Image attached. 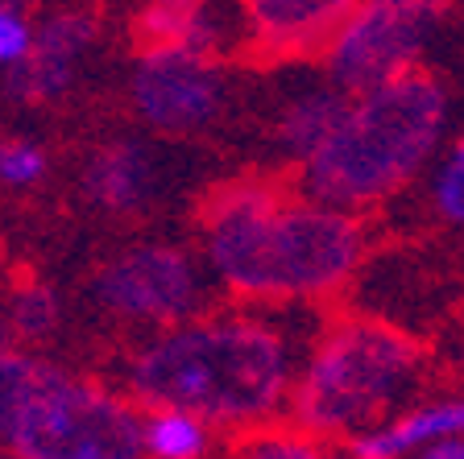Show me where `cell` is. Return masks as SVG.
<instances>
[{"label":"cell","instance_id":"cell-10","mask_svg":"<svg viewBox=\"0 0 464 459\" xmlns=\"http://www.w3.org/2000/svg\"><path fill=\"white\" fill-rule=\"evenodd\" d=\"M357 0H237V42L253 58L290 62L328 50Z\"/></svg>","mask_w":464,"mask_h":459},{"label":"cell","instance_id":"cell-5","mask_svg":"<svg viewBox=\"0 0 464 459\" xmlns=\"http://www.w3.org/2000/svg\"><path fill=\"white\" fill-rule=\"evenodd\" d=\"M141 418L129 393L54 364L21 410L9 451L21 459H145Z\"/></svg>","mask_w":464,"mask_h":459},{"label":"cell","instance_id":"cell-20","mask_svg":"<svg viewBox=\"0 0 464 459\" xmlns=\"http://www.w3.org/2000/svg\"><path fill=\"white\" fill-rule=\"evenodd\" d=\"M34 46V17L21 0H0V71H13Z\"/></svg>","mask_w":464,"mask_h":459},{"label":"cell","instance_id":"cell-24","mask_svg":"<svg viewBox=\"0 0 464 459\" xmlns=\"http://www.w3.org/2000/svg\"><path fill=\"white\" fill-rule=\"evenodd\" d=\"M0 459H21L17 451H9V447H0Z\"/></svg>","mask_w":464,"mask_h":459},{"label":"cell","instance_id":"cell-6","mask_svg":"<svg viewBox=\"0 0 464 459\" xmlns=\"http://www.w3.org/2000/svg\"><path fill=\"white\" fill-rule=\"evenodd\" d=\"M444 13L448 0H357L319 54L328 83L353 96L419 71Z\"/></svg>","mask_w":464,"mask_h":459},{"label":"cell","instance_id":"cell-4","mask_svg":"<svg viewBox=\"0 0 464 459\" xmlns=\"http://www.w3.org/2000/svg\"><path fill=\"white\" fill-rule=\"evenodd\" d=\"M427 356L390 319H328L303 360L290 414L319 439L353 443L419 402Z\"/></svg>","mask_w":464,"mask_h":459},{"label":"cell","instance_id":"cell-23","mask_svg":"<svg viewBox=\"0 0 464 459\" xmlns=\"http://www.w3.org/2000/svg\"><path fill=\"white\" fill-rule=\"evenodd\" d=\"M5 348H17V335H13L9 319H5V311H0V352H5Z\"/></svg>","mask_w":464,"mask_h":459},{"label":"cell","instance_id":"cell-21","mask_svg":"<svg viewBox=\"0 0 464 459\" xmlns=\"http://www.w3.org/2000/svg\"><path fill=\"white\" fill-rule=\"evenodd\" d=\"M406 459H464V435H448V439L423 443V447L411 451Z\"/></svg>","mask_w":464,"mask_h":459},{"label":"cell","instance_id":"cell-2","mask_svg":"<svg viewBox=\"0 0 464 459\" xmlns=\"http://www.w3.org/2000/svg\"><path fill=\"white\" fill-rule=\"evenodd\" d=\"M199 253L237 302H328L365 269L369 232L357 211L228 178L199 203Z\"/></svg>","mask_w":464,"mask_h":459},{"label":"cell","instance_id":"cell-15","mask_svg":"<svg viewBox=\"0 0 464 459\" xmlns=\"http://www.w3.org/2000/svg\"><path fill=\"white\" fill-rule=\"evenodd\" d=\"M0 311L9 319L17 344H42V339H50V335L58 331V323H63V302H58L54 290L38 278L13 282L5 302H0Z\"/></svg>","mask_w":464,"mask_h":459},{"label":"cell","instance_id":"cell-12","mask_svg":"<svg viewBox=\"0 0 464 459\" xmlns=\"http://www.w3.org/2000/svg\"><path fill=\"white\" fill-rule=\"evenodd\" d=\"M448 435H464V393L456 397H427L390 418L386 426L361 435L348 443V451L357 459H406L423 443L448 439Z\"/></svg>","mask_w":464,"mask_h":459},{"label":"cell","instance_id":"cell-17","mask_svg":"<svg viewBox=\"0 0 464 459\" xmlns=\"http://www.w3.org/2000/svg\"><path fill=\"white\" fill-rule=\"evenodd\" d=\"M328 439L311 435L307 426H278V422H266V426H253L241 439L232 443L228 459H332Z\"/></svg>","mask_w":464,"mask_h":459},{"label":"cell","instance_id":"cell-11","mask_svg":"<svg viewBox=\"0 0 464 459\" xmlns=\"http://www.w3.org/2000/svg\"><path fill=\"white\" fill-rule=\"evenodd\" d=\"M158 186V166L141 141H104L79 166V191L83 203L100 215L129 220L150 207Z\"/></svg>","mask_w":464,"mask_h":459},{"label":"cell","instance_id":"cell-13","mask_svg":"<svg viewBox=\"0 0 464 459\" xmlns=\"http://www.w3.org/2000/svg\"><path fill=\"white\" fill-rule=\"evenodd\" d=\"M344 104H348V91H340L336 83H319V87L295 91V96L278 108L274 129H270V141L282 162H290V166L307 162L311 153L328 141L332 129H336Z\"/></svg>","mask_w":464,"mask_h":459},{"label":"cell","instance_id":"cell-16","mask_svg":"<svg viewBox=\"0 0 464 459\" xmlns=\"http://www.w3.org/2000/svg\"><path fill=\"white\" fill-rule=\"evenodd\" d=\"M50 368H54V360L25 352V348H5L0 352V447L13 443V426H17L25 402L46 381Z\"/></svg>","mask_w":464,"mask_h":459},{"label":"cell","instance_id":"cell-8","mask_svg":"<svg viewBox=\"0 0 464 459\" xmlns=\"http://www.w3.org/2000/svg\"><path fill=\"white\" fill-rule=\"evenodd\" d=\"M129 104L145 129L162 137L212 129L228 104L220 54L191 46H141L129 75Z\"/></svg>","mask_w":464,"mask_h":459},{"label":"cell","instance_id":"cell-19","mask_svg":"<svg viewBox=\"0 0 464 459\" xmlns=\"http://www.w3.org/2000/svg\"><path fill=\"white\" fill-rule=\"evenodd\" d=\"M50 178V153L34 137H0V191L25 195Z\"/></svg>","mask_w":464,"mask_h":459},{"label":"cell","instance_id":"cell-1","mask_svg":"<svg viewBox=\"0 0 464 459\" xmlns=\"http://www.w3.org/2000/svg\"><path fill=\"white\" fill-rule=\"evenodd\" d=\"M319 302H237L158 327L129 352L121 381L141 410L179 406L245 435L290 414L303 360L328 319Z\"/></svg>","mask_w":464,"mask_h":459},{"label":"cell","instance_id":"cell-7","mask_svg":"<svg viewBox=\"0 0 464 459\" xmlns=\"http://www.w3.org/2000/svg\"><path fill=\"white\" fill-rule=\"evenodd\" d=\"M208 269L179 244L141 240L112 253L92 278V302L108 319L141 331L183 323V319L208 311Z\"/></svg>","mask_w":464,"mask_h":459},{"label":"cell","instance_id":"cell-9","mask_svg":"<svg viewBox=\"0 0 464 459\" xmlns=\"http://www.w3.org/2000/svg\"><path fill=\"white\" fill-rule=\"evenodd\" d=\"M100 42V13L87 5L50 9L34 21V46L13 71H5V87L21 104H58L79 83L92 46Z\"/></svg>","mask_w":464,"mask_h":459},{"label":"cell","instance_id":"cell-14","mask_svg":"<svg viewBox=\"0 0 464 459\" xmlns=\"http://www.w3.org/2000/svg\"><path fill=\"white\" fill-rule=\"evenodd\" d=\"M145 459H208L216 447V426L179 406H150L141 418Z\"/></svg>","mask_w":464,"mask_h":459},{"label":"cell","instance_id":"cell-25","mask_svg":"<svg viewBox=\"0 0 464 459\" xmlns=\"http://www.w3.org/2000/svg\"><path fill=\"white\" fill-rule=\"evenodd\" d=\"M332 459H357V455H353V451H336V455H332Z\"/></svg>","mask_w":464,"mask_h":459},{"label":"cell","instance_id":"cell-18","mask_svg":"<svg viewBox=\"0 0 464 459\" xmlns=\"http://www.w3.org/2000/svg\"><path fill=\"white\" fill-rule=\"evenodd\" d=\"M427 203L440 224L464 232V133H456L452 145L435 158L427 178Z\"/></svg>","mask_w":464,"mask_h":459},{"label":"cell","instance_id":"cell-22","mask_svg":"<svg viewBox=\"0 0 464 459\" xmlns=\"http://www.w3.org/2000/svg\"><path fill=\"white\" fill-rule=\"evenodd\" d=\"M208 0H137V9H199Z\"/></svg>","mask_w":464,"mask_h":459},{"label":"cell","instance_id":"cell-3","mask_svg":"<svg viewBox=\"0 0 464 459\" xmlns=\"http://www.w3.org/2000/svg\"><path fill=\"white\" fill-rule=\"evenodd\" d=\"M444 133V83L427 71H406L348 96L328 141L295 166V191L361 215L406 191L440 158Z\"/></svg>","mask_w":464,"mask_h":459}]
</instances>
